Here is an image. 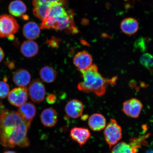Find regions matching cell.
Returning a JSON list of instances; mask_svg holds the SVG:
<instances>
[{
	"label": "cell",
	"instance_id": "8fae6325",
	"mask_svg": "<svg viewBox=\"0 0 153 153\" xmlns=\"http://www.w3.org/2000/svg\"><path fill=\"white\" fill-rule=\"evenodd\" d=\"M70 136L80 146L85 145L91 137L89 130L85 128L74 127L70 131Z\"/></svg>",
	"mask_w": 153,
	"mask_h": 153
},
{
	"label": "cell",
	"instance_id": "9c48e42d",
	"mask_svg": "<svg viewBox=\"0 0 153 153\" xmlns=\"http://www.w3.org/2000/svg\"><path fill=\"white\" fill-rule=\"evenodd\" d=\"M73 62L79 71L85 70L93 65V57L87 51H81L74 56Z\"/></svg>",
	"mask_w": 153,
	"mask_h": 153
},
{
	"label": "cell",
	"instance_id": "5b68a950",
	"mask_svg": "<svg viewBox=\"0 0 153 153\" xmlns=\"http://www.w3.org/2000/svg\"><path fill=\"white\" fill-rule=\"evenodd\" d=\"M104 135L105 140L110 148L117 144L122 138L121 127L115 120L111 119L105 128Z\"/></svg>",
	"mask_w": 153,
	"mask_h": 153
},
{
	"label": "cell",
	"instance_id": "4fadbf2b",
	"mask_svg": "<svg viewBox=\"0 0 153 153\" xmlns=\"http://www.w3.org/2000/svg\"><path fill=\"white\" fill-rule=\"evenodd\" d=\"M41 120L44 126L52 127L56 125L58 120V114L54 109L49 108L44 110L41 115Z\"/></svg>",
	"mask_w": 153,
	"mask_h": 153
},
{
	"label": "cell",
	"instance_id": "44dd1931",
	"mask_svg": "<svg viewBox=\"0 0 153 153\" xmlns=\"http://www.w3.org/2000/svg\"><path fill=\"white\" fill-rule=\"evenodd\" d=\"M39 75L42 80L47 83L54 82L57 77L56 71L52 67L49 66H45L42 68Z\"/></svg>",
	"mask_w": 153,
	"mask_h": 153
},
{
	"label": "cell",
	"instance_id": "1f68e13d",
	"mask_svg": "<svg viewBox=\"0 0 153 153\" xmlns=\"http://www.w3.org/2000/svg\"><path fill=\"white\" fill-rule=\"evenodd\" d=\"M1 1V0H0V1Z\"/></svg>",
	"mask_w": 153,
	"mask_h": 153
},
{
	"label": "cell",
	"instance_id": "7402d4cb",
	"mask_svg": "<svg viewBox=\"0 0 153 153\" xmlns=\"http://www.w3.org/2000/svg\"><path fill=\"white\" fill-rule=\"evenodd\" d=\"M33 14L34 16L42 21L48 16L51 5L33 4Z\"/></svg>",
	"mask_w": 153,
	"mask_h": 153
},
{
	"label": "cell",
	"instance_id": "f546056e",
	"mask_svg": "<svg viewBox=\"0 0 153 153\" xmlns=\"http://www.w3.org/2000/svg\"><path fill=\"white\" fill-rule=\"evenodd\" d=\"M145 153H153V150H149L147 151V152Z\"/></svg>",
	"mask_w": 153,
	"mask_h": 153
},
{
	"label": "cell",
	"instance_id": "603a6c76",
	"mask_svg": "<svg viewBox=\"0 0 153 153\" xmlns=\"http://www.w3.org/2000/svg\"><path fill=\"white\" fill-rule=\"evenodd\" d=\"M50 5V10L48 17H63L68 15V12H67L62 5L57 3L53 4Z\"/></svg>",
	"mask_w": 153,
	"mask_h": 153
},
{
	"label": "cell",
	"instance_id": "52a82bcc",
	"mask_svg": "<svg viewBox=\"0 0 153 153\" xmlns=\"http://www.w3.org/2000/svg\"><path fill=\"white\" fill-rule=\"evenodd\" d=\"M28 97L27 88L19 87L15 88L10 91L7 99L11 105L19 107L26 102Z\"/></svg>",
	"mask_w": 153,
	"mask_h": 153
},
{
	"label": "cell",
	"instance_id": "7a4b0ae2",
	"mask_svg": "<svg viewBox=\"0 0 153 153\" xmlns=\"http://www.w3.org/2000/svg\"><path fill=\"white\" fill-rule=\"evenodd\" d=\"M79 71L83 81L78 84L77 88L79 91L84 92H93L101 97L105 94L109 85H115L117 77L115 76L108 79L102 77L95 64L87 70Z\"/></svg>",
	"mask_w": 153,
	"mask_h": 153
},
{
	"label": "cell",
	"instance_id": "484cf974",
	"mask_svg": "<svg viewBox=\"0 0 153 153\" xmlns=\"http://www.w3.org/2000/svg\"><path fill=\"white\" fill-rule=\"evenodd\" d=\"M10 92L9 85L5 81H0V99H5Z\"/></svg>",
	"mask_w": 153,
	"mask_h": 153
},
{
	"label": "cell",
	"instance_id": "83f0119b",
	"mask_svg": "<svg viewBox=\"0 0 153 153\" xmlns=\"http://www.w3.org/2000/svg\"><path fill=\"white\" fill-rule=\"evenodd\" d=\"M5 57V53L3 49L0 47V63L2 62Z\"/></svg>",
	"mask_w": 153,
	"mask_h": 153
},
{
	"label": "cell",
	"instance_id": "6da1fadb",
	"mask_svg": "<svg viewBox=\"0 0 153 153\" xmlns=\"http://www.w3.org/2000/svg\"><path fill=\"white\" fill-rule=\"evenodd\" d=\"M0 120V143L4 147L29 146L27 134L31 123L25 120L18 112L7 109L1 101Z\"/></svg>",
	"mask_w": 153,
	"mask_h": 153
},
{
	"label": "cell",
	"instance_id": "3957f363",
	"mask_svg": "<svg viewBox=\"0 0 153 153\" xmlns=\"http://www.w3.org/2000/svg\"><path fill=\"white\" fill-rule=\"evenodd\" d=\"M68 13L67 16L63 17H48L42 21L41 26V29H52L56 30H64L74 28L73 16L72 14Z\"/></svg>",
	"mask_w": 153,
	"mask_h": 153
},
{
	"label": "cell",
	"instance_id": "d4e9b609",
	"mask_svg": "<svg viewBox=\"0 0 153 153\" xmlns=\"http://www.w3.org/2000/svg\"><path fill=\"white\" fill-rule=\"evenodd\" d=\"M68 3V0H33V4L51 5L54 3H57L64 7H66Z\"/></svg>",
	"mask_w": 153,
	"mask_h": 153
},
{
	"label": "cell",
	"instance_id": "30bf717a",
	"mask_svg": "<svg viewBox=\"0 0 153 153\" xmlns=\"http://www.w3.org/2000/svg\"><path fill=\"white\" fill-rule=\"evenodd\" d=\"M141 139H134L132 142L128 143L124 142L118 143L113 148L112 153H138L141 146Z\"/></svg>",
	"mask_w": 153,
	"mask_h": 153
},
{
	"label": "cell",
	"instance_id": "5bb4252c",
	"mask_svg": "<svg viewBox=\"0 0 153 153\" xmlns=\"http://www.w3.org/2000/svg\"><path fill=\"white\" fill-rule=\"evenodd\" d=\"M31 78L30 73L24 69L17 70L13 75V82L19 87H26L30 84Z\"/></svg>",
	"mask_w": 153,
	"mask_h": 153
},
{
	"label": "cell",
	"instance_id": "f1b7e54d",
	"mask_svg": "<svg viewBox=\"0 0 153 153\" xmlns=\"http://www.w3.org/2000/svg\"><path fill=\"white\" fill-rule=\"evenodd\" d=\"M4 153H17L16 152H14V151H7L6 152H5Z\"/></svg>",
	"mask_w": 153,
	"mask_h": 153
},
{
	"label": "cell",
	"instance_id": "277c9868",
	"mask_svg": "<svg viewBox=\"0 0 153 153\" xmlns=\"http://www.w3.org/2000/svg\"><path fill=\"white\" fill-rule=\"evenodd\" d=\"M19 29V24L14 17L7 14L0 15V38H14Z\"/></svg>",
	"mask_w": 153,
	"mask_h": 153
},
{
	"label": "cell",
	"instance_id": "9a60e30c",
	"mask_svg": "<svg viewBox=\"0 0 153 153\" xmlns=\"http://www.w3.org/2000/svg\"><path fill=\"white\" fill-rule=\"evenodd\" d=\"M36 112L37 108L33 103L26 102L19 107L17 112L25 120L31 123Z\"/></svg>",
	"mask_w": 153,
	"mask_h": 153
},
{
	"label": "cell",
	"instance_id": "4dcf8cb0",
	"mask_svg": "<svg viewBox=\"0 0 153 153\" xmlns=\"http://www.w3.org/2000/svg\"><path fill=\"white\" fill-rule=\"evenodd\" d=\"M0 123H1V120H0Z\"/></svg>",
	"mask_w": 153,
	"mask_h": 153
},
{
	"label": "cell",
	"instance_id": "ffe728a7",
	"mask_svg": "<svg viewBox=\"0 0 153 153\" xmlns=\"http://www.w3.org/2000/svg\"><path fill=\"white\" fill-rule=\"evenodd\" d=\"M8 10L11 16L20 17L26 12L27 7L23 1L21 0H15L9 4Z\"/></svg>",
	"mask_w": 153,
	"mask_h": 153
},
{
	"label": "cell",
	"instance_id": "2e32d148",
	"mask_svg": "<svg viewBox=\"0 0 153 153\" xmlns=\"http://www.w3.org/2000/svg\"><path fill=\"white\" fill-rule=\"evenodd\" d=\"M88 124L90 128L94 131H100L106 127V118L102 114H94L90 117Z\"/></svg>",
	"mask_w": 153,
	"mask_h": 153
},
{
	"label": "cell",
	"instance_id": "e0dca14e",
	"mask_svg": "<svg viewBox=\"0 0 153 153\" xmlns=\"http://www.w3.org/2000/svg\"><path fill=\"white\" fill-rule=\"evenodd\" d=\"M23 34L28 40H33L39 37L41 28L34 22H29L25 25L23 28Z\"/></svg>",
	"mask_w": 153,
	"mask_h": 153
},
{
	"label": "cell",
	"instance_id": "d6986e66",
	"mask_svg": "<svg viewBox=\"0 0 153 153\" xmlns=\"http://www.w3.org/2000/svg\"><path fill=\"white\" fill-rule=\"evenodd\" d=\"M120 28L124 33L127 35H132L138 31V22L136 19L132 18H126L120 24Z\"/></svg>",
	"mask_w": 153,
	"mask_h": 153
},
{
	"label": "cell",
	"instance_id": "4316f807",
	"mask_svg": "<svg viewBox=\"0 0 153 153\" xmlns=\"http://www.w3.org/2000/svg\"><path fill=\"white\" fill-rule=\"evenodd\" d=\"M47 102L48 104H53L56 102V97L53 94H50L48 95L46 98Z\"/></svg>",
	"mask_w": 153,
	"mask_h": 153
},
{
	"label": "cell",
	"instance_id": "cb8c5ba5",
	"mask_svg": "<svg viewBox=\"0 0 153 153\" xmlns=\"http://www.w3.org/2000/svg\"><path fill=\"white\" fill-rule=\"evenodd\" d=\"M140 62L142 65L148 69L153 68V56L150 53H143L140 58Z\"/></svg>",
	"mask_w": 153,
	"mask_h": 153
},
{
	"label": "cell",
	"instance_id": "ba28073f",
	"mask_svg": "<svg viewBox=\"0 0 153 153\" xmlns=\"http://www.w3.org/2000/svg\"><path fill=\"white\" fill-rule=\"evenodd\" d=\"M143 108V104L138 99L131 98L123 103L122 111L126 115L133 118L139 117Z\"/></svg>",
	"mask_w": 153,
	"mask_h": 153
},
{
	"label": "cell",
	"instance_id": "8992f818",
	"mask_svg": "<svg viewBox=\"0 0 153 153\" xmlns=\"http://www.w3.org/2000/svg\"><path fill=\"white\" fill-rule=\"evenodd\" d=\"M28 92L30 99L34 102L39 103L45 100L46 95L45 86L38 79L33 80L30 84Z\"/></svg>",
	"mask_w": 153,
	"mask_h": 153
},
{
	"label": "cell",
	"instance_id": "7c38bea8",
	"mask_svg": "<svg viewBox=\"0 0 153 153\" xmlns=\"http://www.w3.org/2000/svg\"><path fill=\"white\" fill-rule=\"evenodd\" d=\"M83 109V105L81 101L77 99H73L67 103L65 112L69 117L75 119L82 115Z\"/></svg>",
	"mask_w": 153,
	"mask_h": 153
},
{
	"label": "cell",
	"instance_id": "ac0fdd59",
	"mask_svg": "<svg viewBox=\"0 0 153 153\" xmlns=\"http://www.w3.org/2000/svg\"><path fill=\"white\" fill-rule=\"evenodd\" d=\"M21 53L25 57L30 58L37 54L39 47L36 42L28 40L23 42L20 47Z\"/></svg>",
	"mask_w": 153,
	"mask_h": 153
}]
</instances>
